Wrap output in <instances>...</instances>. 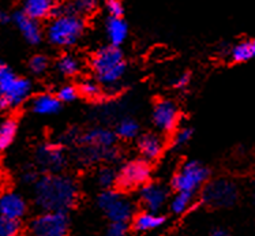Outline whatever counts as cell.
I'll return each instance as SVG.
<instances>
[{
  "label": "cell",
  "instance_id": "12",
  "mask_svg": "<svg viewBox=\"0 0 255 236\" xmlns=\"http://www.w3.org/2000/svg\"><path fill=\"white\" fill-rule=\"evenodd\" d=\"M139 198H141V204L143 205L146 210L160 212L167 204L168 191L161 184L146 183L145 186H142Z\"/></svg>",
  "mask_w": 255,
  "mask_h": 236
},
{
  "label": "cell",
  "instance_id": "5",
  "mask_svg": "<svg viewBox=\"0 0 255 236\" xmlns=\"http://www.w3.org/2000/svg\"><path fill=\"white\" fill-rule=\"evenodd\" d=\"M240 197L239 186L231 179H216L203 189L202 201L210 208H231Z\"/></svg>",
  "mask_w": 255,
  "mask_h": 236
},
{
  "label": "cell",
  "instance_id": "27",
  "mask_svg": "<svg viewBox=\"0 0 255 236\" xmlns=\"http://www.w3.org/2000/svg\"><path fill=\"white\" fill-rule=\"evenodd\" d=\"M21 232L19 220L0 215V236H16Z\"/></svg>",
  "mask_w": 255,
  "mask_h": 236
},
{
  "label": "cell",
  "instance_id": "25",
  "mask_svg": "<svg viewBox=\"0 0 255 236\" xmlns=\"http://www.w3.org/2000/svg\"><path fill=\"white\" fill-rule=\"evenodd\" d=\"M97 7V0H71L68 8L81 16L90 15Z\"/></svg>",
  "mask_w": 255,
  "mask_h": 236
},
{
  "label": "cell",
  "instance_id": "31",
  "mask_svg": "<svg viewBox=\"0 0 255 236\" xmlns=\"http://www.w3.org/2000/svg\"><path fill=\"white\" fill-rule=\"evenodd\" d=\"M56 96L59 97V100L62 101V103H71L77 99V96H78V90L75 86L73 85H64L62 86L60 89L57 90Z\"/></svg>",
  "mask_w": 255,
  "mask_h": 236
},
{
  "label": "cell",
  "instance_id": "34",
  "mask_svg": "<svg viewBox=\"0 0 255 236\" xmlns=\"http://www.w3.org/2000/svg\"><path fill=\"white\" fill-rule=\"evenodd\" d=\"M107 11H108L110 16H123L125 8L119 0H110V1H107Z\"/></svg>",
  "mask_w": 255,
  "mask_h": 236
},
{
  "label": "cell",
  "instance_id": "22",
  "mask_svg": "<svg viewBox=\"0 0 255 236\" xmlns=\"http://www.w3.org/2000/svg\"><path fill=\"white\" fill-rule=\"evenodd\" d=\"M18 130V123L15 119H5L0 123V152L10 146Z\"/></svg>",
  "mask_w": 255,
  "mask_h": 236
},
{
  "label": "cell",
  "instance_id": "28",
  "mask_svg": "<svg viewBox=\"0 0 255 236\" xmlns=\"http://www.w3.org/2000/svg\"><path fill=\"white\" fill-rule=\"evenodd\" d=\"M79 92L81 95H84L86 99H99L103 90H101V85L97 82V81H85L84 84L81 85L79 88Z\"/></svg>",
  "mask_w": 255,
  "mask_h": 236
},
{
  "label": "cell",
  "instance_id": "4",
  "mask_svg": "<svg viewBox=\"0 0 255 236\" xmlns=\"http://www.w3.org/2000/svg\"><path fill=\"white\" fill-rule=\"evenodd\" d=\"M31 93L30 81L18 77L12 68L0 62V97L10 104V108H16L29 99Z\"/></svg>",
  "mask_w": 255,
  "mask_h": 236
},
{
  "label": "cell",
  "instance_id": "29",
  "mask_svg": "<svg viewBox=\"0 0 255 236\" xmlns=\"http://www.w3.org/2000/svg\"><path fill=\"white\" fill-rule=\"evenodd\" d=\"M48 66H49V60L44 55H34L29 62V70L34 75H42L48 70Z\"/></svg>",
  "mask_w": 255,
  "mask_h": 236
},
{
  "label": "cell",
  "instance_id": "10",
  "mask_svg": "<svg viewBox=\"0 0 255 236\" xmlns=\"http://www.w3.org/2000/svg\"><path fill=\"white\" fill-rule=\"evenodd\" d=\"M179 108L171 100H161L154 105L153 110V123L162 132L173 131L179 121Z\"/></svg>",
  "mask_w": 255,
  "mask_h": 236
},
{
  "label": "cell",
  "instance_id": "6",
  "mask_svg": "<svg viewBox=\"0 0 255 236\" xmlns=\"http://www.w3.org/2000/svg\"><path fill=\"white\" fill-rule=\"evenodd\" d=\"M209 178V169L198 161H187L172 179V187L176 191L195 194Z\"/></svg>",
  "mask_w": 255,
  "mask_h": 236
},
{
  "label": "cell",
  "instance_id": "16",
  "mask_svg": "<svg viewBox=\"0 0 255 236\" xmlns=\"http://www.w3.org/2000/svg\"><path fill=\"white\" fill-rule=\"evenodd\" d=\"M138 147H139V153L142 154V157L147 161H154L164 152L165 141L158 134H146V135L141 136Z\"/></svg>",
  "mask_w": 255,
  "mask_h": 236
},
{
  "label": "cell",
  "instance_id": "9",
  "mask_svg": "<svg viewBox=\"0 0 255 236\" xmlns=\"http://www.w3.org/2000/svg\"><path fill=\"white\" fill-rule=\"evenodd\" d=\"M150 179V167L146 161H130L118 173L116 184L122 190H132L145 186Z\"/></svg>",
  "mask_w": 255,
  "mask_h": 236
},
{
  "label": "cell",
  "instance_id": "11",
  "mask_svg": "<svg viewBox=\"0 0 255 236\" xmlns=\"http://www.w3.org/2000/svg\"><path fill=\"white\" fill-rule=\"evenodd\" d=\"M37 163L41 168L47 171L57 172L64 167L66 164V156L62 149L52 143H45L37 149L36 153Z\"/></svg>",
  "mask_w": 255,
  "mask_h": 236
},
{
  "label": "cell",
  "instance_id": "38",
  "mask_svg": "<svg viewBox=\"0 0 255 236\" xmlns=\"http://www.w3.org/2000/svg\"><path fill=\"white\" fill-rule=\"evenodd\" d=\"M8 21V16L5 14L4 11L0 8V23H4V22Z\"/></svg>",
  "mask_w": 255,
  "mask_h": 236
},
{
  "label": "cell",
  "instance_id": "40",
  "mask_svg": "<svg viewBox=\"0 0 255 236\" xmlns=\"http://www.w3.org/2000/svg\"><path fill=\"white\" fill-rule=\"evenodd\" d=\"M253 197H254V200H255V183L254 186H253Z\"/></svg>",
  "mask_w": 255,
  "mask_h": 236
},
{
  "label": "cell",
  "instance_id": "1",
  "mask_svg": "<svg viewBox=\"0 0 255 236\" xmlns=\"http://www.w3.org/2000/svg\"><path fill=\"white\" fill-rule=\"evenodd\" d=\"M78 200V187L71 178L47 175L36 182L34 201L44 212H67Z\"/></svg>",
  "mask_w": 255,
  "mask_h": 236
},
{
  "label": "cell",
  "instance_id": "24",
  "mask_svg": "<svg viewBox=\"0 0 255 236\" xmlns=\"http://www.w3.org/2000/svg\"><path fill=\"white\" fill-rule=\"evenodd\" d=\"M231 58L236 63H245V62H249L251 58H254L250 41H242L234 45L231 49Z\"/></svg>",
  "mask_w": 255,
  "mask_h": 236
},
{
  "label": "cell",
  "instance_id": "32",
  "mask_svg": "<svg viewBox=\"0 0 255 236\" xmlns=\"http://www.w3.org/2000/svg\"><path fill=\"white\" fill-rule=\"evenodd\" d=\"M191 136H193V130L190 127H183V128L175 132V135H173V145L177 147L184 146V145H187L188 142H190Z\"/></svg>",
  "mask_w": 255,
  "mask_h": 236
},
{
  "label": "cell",
  "instance_id": "13",
  "mask_svg": "<svg viewBox=\"0 0 255 236\" xmlns=\"http://www.w3.org/2000/svg\"><path fill=\"white\" fill-rule=\"evenodd\" d=\"M27 204L26 201L22 198L21 195L8 191L0 197V215L21 220L23 216L26 215Z\"/></svg>",
  "mask_w": 255,
  "mask_h": 236
},
{
  "label": "cell",
  "instance_id": "18",
  "mask_svg": "<svg viewBox=\"0 0 255 236\" xmlns=\"http://www.w3.org/2000/svg\"><path fill=\"white\" fill-rule=\"evenodd\" d=\"M56 10L53 0H23V11L37 21L52 16Z\"/></svg>",
  "mask_w": 255,
  "mask_h": 236
},
{
  "label": "cell",
  "instance_id": "14",
  "mask_svg": "<svg viewBox=\"0 0 255 236\" xmlns=\"http://www.w3.org/2000/svg\"><path fill=\"white\" fill-rule=\"evenodd\" d=\"M14 21H15V25L19 29V32L23 36V38L29 44L36 45V44L41 41L42 32L37 19L27 15L25 11H19V12H16L15 15H14Z\"/></svg>",
  "mask_w": 255,
  "mask_h": 236
},
{
  "label": "cell",
  "instance_id": "7",
  "mask_svg": "<svg viewBox=\"0 0 255 236\" xmlns=\"http://www.w3.org/2000/svg\"><path fill=\"white\" fill-rule=\"evenodd\" d=\"M70 220L66 212H44L29 226V231L36 236L67 235Z\"/></svg>",
  "mask_w": 255,
  "mask_h": 236
},
{
  "label": "cell",
  "instance_id": "35",
  "mask_svg": "<svg viewBox=\"0 0 255 236\" xmlns=\"http://www.w3.org/2000/svg\"><path fill=\"white\" fill-rule=\"evenodd\" d=\"M190 82V75L188 74H180L176 79H175V86H176L177 89H183V88H186Z\"/></svg>",
  "mask_w": 255,
  "mask_h": 236
},
{
  "label": "cell",
  "instance_id": "3",
  "mask_svg": "<svg viewBox=\"0 0 255 236\" xmlns=\"http://www.w3.org/2000/svg\"><path fill=\"white\" fill-rule=\"evenodd\" d=\"M52 21L47 27L48 41L56 47H71L77 44L85 30L84 18L68 7H56Z\"/></svg>",
  "mask_w": 255,
  "mask_h": 236
},
{
  "label": "cell",
  "instance_id": "26",
  "mask_svg": "<svg viewBox=\"0 0 255 236\" xmlns=\"http://www.w3.org/2000/svg\"><path fill=\"white\" fill-rule=\"evenodd\" d=\"M138 131H139V126L132 119H125V120L120 121L118 127H116L118 135L120 138H123V139H132V138H135Z\"/></svg>",
  "mask_w": 255,
  "mask_h": 236
},
{
  "label": "cell",
  "instance_id": "37",
  "mask_svg": "<svg viewBox=\"0 0 255 236\" xmlns=\"http://www.w3.org/2000/svg\"><path fill=\"white\" fill-rule=\"evenodd\" d=\"M229 232L224 228H214L213 231H212V235L213 236H227Z\"/></svg>",
  "mask_w": 255,
  "mask_h": 236
},
{
  "label": "cell",
  "instance_id": "2",
  "mask_svg": "<svg viewBox=\"0 0 255 236\" xmlns=\"http://www.w3.org/2000/svg\"><path fill=\"white\" fill-rule=\"evenodd\" d=\"M92 68L96 81L105 89H114L123 79L127 70L125 55L116 45L99 49L92 59Z\"/></svg>",
  "mask_w": 255,
  "mask_h": 236
},
{
  "label": "cell",
  "instance_id": "17",
  "mask_svg": "<svg viewBox=\"0 0 255 236\" xmlns=\"http://www.w3.org/2000/svg\"><path fill=\"white\" fill-rule=\"evenodd\" d=\"M164 223H165V219L164 216L158 215V212L145 210L135 216V219L132 221V228L134 231L145 234V232L156 231L158 228H161Z\"/></svg>",
  "mask_w": 255,
  "mask_h": 236
},
{
  "label": "cell",
  "instance_id": "30",
  "mask_svg": "<svg viewBox=\"0 0 255 236\" xmlns=\"http://www.w3.org/2000/svg\"><path fill=\"white\" fill-rule=\"evenodd\" d=\"M97 180H99L100 186H103L104 189H111L114 184H116L118 173H115L111 168L100 169L99 175H97Z\"/></svg>",
  "mask_w": 255,
  "mask_h": 236
},
{
  "label": "cell",
  "instance_id": "36",
  "mask_svg": "<svg viewBox=\"0 0 255 236\" xmlns=\"http://www.w3.org/2000/svg\"><path fill=\"white\" fill-rule=\"evenodd\" d=\"M23 180L26 182V183H36L37 182V173L34 171H26V172L23 173Z\"/></svg>",
  "mask_w": 255,
  "mask_h": 236
},
{
  "label": "cell",
  "instance_id": "33",
  "mask_svg": "<svg viewBox=\"0 0 255 236\" xmlns=\"http://www.w3.org/2000/svg\"><path fill=\"white\" fill-rule=\"evenodd\" d=\"M128 232L127 221H111L108 227V235L111 236H125Z\"/></svg>",
  "mask_w": 255,
  "mask_h": 236
},
{
  "label": "cell",
  "instance_id": "19",
  "mask_svg": "<svg viewBox=\"0 0 255 236\" xmlns=\"http://www.w3.org/2000/svg\"><path fill=\"white\" fill-rule=\"evenodd\" d=\"M105 29H107V36L110 42L116 47L122 45L128 34V26L123 19V16H110Z\"/></svg>",
  "mask_w": 255,
  "mask_h": 236
},
{
  "label": "cell",
  "instance_id": "23",
  "mask_svg": "<svg viewBox=\"0 0 255 236\" xmlns=\"http://www.w3.org/2000/svg\"><path fill=\"white\" fill-rule=\"evenodd\" d=\"M57 71L64 75V77H74L77 75L81 68V63H79L78 58H75L74 55H63L62 58H59L56 63Z\"/></svg>",
  "mask_w": 255,
  "mask_h": 236
},
{
  "label": "cell",
  "instance_id": "41",
  "mask_svg": "<svg viewBox=\"0 0 255 236\" xmlns=\"http://www.w3.org/2000/svg\"><path fill=\"white\" fill-rule=\"evenodd\" d=\"M107 1H110V0H107Z\"/></svg>",
  "mask_w": 255,
  "mask_h": 236
},
{
  "label": "cell",
  "instance_id": "39",
  "mask_svg": "<svg viewBox=\"0 0 255 236\" xmlns=\"http://www.w3.org/2000/svg\"><path fill=\"white\" fill-rule=\"evenodd\" d=\"M250 44H251V51H253V56L255 58V38L253 40V41H250Z\"/></svg>",
  "mask_w": 255,
  "mask_h": 236
},
{
  "label": "cell",
  "instance_id": "20",
  "mask_svg": "<svg viewBox=\"0 0 255 236\" xmlns=\"http://www.w3.org/2000/svg\"><path fill=\"white\" fill-rule=\"evenodd\" d=\"M60 105L62 101L59 100L57 96L42 93L31 100V111L37 115H52L60 110Z\"/></svg>",
  "mask_w": 255,
  "mask_h": 236
},
{
  "label": "cell",
  "instance_id": "21",
  "mask_svg": "<svg viewBox=\"0 0 255 236\" xmlns=\"http://www.w3.org/2000/svg\"><path fill=\"white\" fill-rule=\"evenodd\" d=\"M194 197H195V194H193V193L176 191V194L169 204L172 213L173 215H183V213L188 212L194 204Z\"/></svg>",
  "mask_w": 255,
  "mask_h": 236
},
{
  "label": "cell",
  "instance_id": "15",
  "mask_svg": "<svg viewBox=\"0 0 255 236\" xmlns=\"http://www.w3.org/2000/svg\"><path fill=\"white\" fill-rule=\"evenodd\" d=\"M82 142L100 150L105 156V154H110L116 142V135L107 128H94L82 138Z\"/></svg>",
  "mask_w": 255,
  "mask_h": 236
},
{
  "label": "cell",
  "instance_id": "8",
  "mask_svg": "<svg viewBox=\"0 0 255 236\" xmlns=\"http://www.w3.org/2000/svg\"><path fill=\"white\" fill-rule=\"evenodd\" d=\"M99 206L111 221H128L134 213V206L128 198L118 191L107 189L99 195Z\"/></svg>",
  "mask_w": 255,
  "mask_h": 236
}]
</instances>
